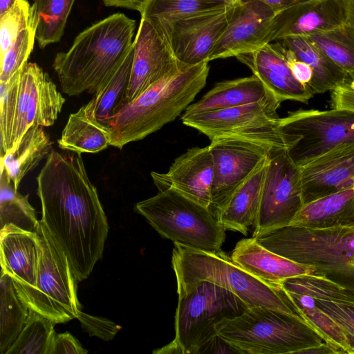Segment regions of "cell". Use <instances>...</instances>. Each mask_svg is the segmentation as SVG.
Wrapping results in <instances>:
<instances>
[{
  "instance_id": "6da1fadb",
  "label": "cell",
  "mask_w": 354,
  "mask_h": 354,
  "mask_svg": "<svg viewBox=\"0 0 354 354\" xmlns=\"http://www.w3.org/2000/svg\"><path fill=\"white\" fill-rule=\"evenodd\" d=\"M36 180L40 222L82 281L102 259L109 225L81 153L52 149Z\"/></svg>"
},
{
  "instance_id": "7a4b0ae2",
  "label": "cell",
  "mask_w": 354,
  "mask_h": 354,
  "mask_svg": "<svg viewBox=\"0 0 354 354\" xmlns=\"http://www.w3.org/2000/svg\"><path fill=\"white\" fill-rule=\"evenodd\" d=\"M136 21L113 14L86 28L66 52L57 53L53 67L68 96L95 95L110 80L133 48Z\"/></svg>"
},
{
  "instance_id": "3957f363",
  "label": "cell",
  "mask_w": 354,
  "mask_h": 354,
  "mask_svg": "<svg viewBox=\"0 0 354 354\" xmlns=\"http://www.w3.org/2000/svg\"><path fill=\"white\" fill-rule=\"evenodd\" d=\"M209 71L208 62L187 66L126 104L108 124L111 146L122 149L175 120L203 88Z\"/></svg>"
},
{
  "instance_id": "277c9868",
  "label": "cell",
  "mask_w": 354,
  "mask_h": 354,
  "mask_svg": "<svg viewBox=\"0 0 354 354\" xmlns=\"http://www.w3.org/2000/svg\"><path fill=\"white\" fill-rule=\"evenodd\" d=\"M255 238L267 249L312 267V275L354 292V226L313 229L288 225Z\"/></svg>"
},
{
  "instance_id": "5b68a950",
  "label": "cell",
  "mask_w": 354,
  "mask_h": 354,
  "mask_svg": "<svg viewBox=\"0 0 354 354\" xmlns=\"http://www.w3.org/2000/svg\"><path fill=\"white\" fill-rule=\"evenodd\" d=\"M171 266L177 291L195 283L209 281L230 290L248 308L263 306L278 310L308 323L279 285L256 278L221 250L206 252L174 243Z\"/></svg>"
},
{
  "instance_id": "8992f818",
  "label": "cell",
  "mask_w": 354,
  "mask_h": 354,
  "mask_svg": "<svg viewBox=\"0 0 354 354\" xmlns=\"http://www.w3.org/2000/svg\"><path fill=\"white\" fill-rule=\"evenodd\" d=\"M216 329L241 353H298L327 342L306 322L263 306L248 308L241 315L220 322Z\"/></svg>"
},
{
  "instance_id": "52a82bcc",
  "label": "cell",
  "mask_w": 354,
  "mask_h": 354,
  "mask_svg": "<svg viewBox=\"0 0 354 354\" xmlns=\"http://www.w3.org/2000/svg\"><path fill=\"white\" fill-rule=\"evenodd\" d=\"M177 292L175 337L153 353H199L217 335L218 324L248 308L236 295L209 281L195 283Z\"/></svg>"
},
{
  "instance_id": "ba28073f",
  "label": "cell",
  "mask_w": 354,
  "mask_h": 354,
  "mask_svg": "<svg viewBox=\"0 0 354 354\" xmlns=\"http://www.w3.org/2000/svg\"><path fill=\"white\" fill-rule=\"evenodd\" d=\"M135 209L164 238L189 248L218 252L225 229L212 211L172 189L159 191Z\"/></svg>"
},
{
  "instance_id": "9c48e42d",
  "label": "cell",
  "mask_w": 354,
  "mask_h": 354,
  "mask_svg": "<svg viewBox=\"0 0 354 354\" xmlns=\"http://www.w3.org/2000/svg\"><path fill=\"white\" fill-rule=\"evenodd\" d=\"M274 99L219 111L182 115L183 123L205 135L210 140L234 138L262 145L272 153L290 151L300 138L284 131Z\"/></svg>"
},
{
  "instance_id": "30bf717a",
  "label": "cell",
  "mask_w": 354,
  "mask_h": 354,
  "mask_svg": "<svg viewBox=\"0 0 354 354\" xmlns=\"http://www.w3.org/2000/svg\"><path fill=\"white\" fill-rule=\"evenodd\" d=\"M40 257L34 288L17 290L28 306L56 324L77 318L80 310L77 297V280L63 251L39 224Z\"/></svg>"
},
{
  "instance_id": "8fae6325",
  "label": "cell",
  "mask_w": 354,
  "mask_h": 354,
  "mask_svg": "<svg viewBox=\"0 0 354 354\" xmlns=\"http://www.w3.org/2000/svg\"><path fill=\"white\" fill-rule=\"evenodd\" d=\"M284 131L300 138L289 151L302 167L333 149L354 142V111L332 109H299L281 118Z\"/></svg>"
},
{
  "instance_id": "7c38bea8",
  "label": "cell",
  "mask_w": 354,
  "mask_h": 354,
  "mask_svg": "<svg viewBox=\"0 0 354 354\" xmlns=\"http://www.w3.org/2000/svg\"><path fill=\"white\" fill-rule=\"evenodd\" d=\"M303 205L300 167L288 151L271 153L252 236L290 225Z\"/></svg>"
},
{
  "instance_id": "4fadbf2b",
  "label": "cell",
  "mask_w": 354,
  "mask_h": 354,
  "mask_svg": "<svg viewBox=\"0 0 354 354\" xmlns=\"http://www.w3.org/2000/svg\"><path fill=\"white\" fill-rule=\"evenodd\" d=\"M214 161L210 210L216 217L234 192L272 153L265 147L234 138H220L209 145Z\"/></svg>"
},
{
  "instance_id": "5bb4252c",
  "label": "cell",
  "mask_w": 354,
  "mask_h": 354,
  "mask_svg": "<svg viewBox=\"0 0 354 354\" xmlns=\"http://www.w3.org/2000/svg\"><path fill=\"white\" fill-rule=\"evenodd\" d=\"M65 101L48 73L36 63L28 62L21 71L9 152L32 126H52Z\"/></svg>"
},
{
  "instance_id": "9a60e30c",
  "label": "cell",
  "mask_w": 354,
  "mask_h": 354,
  "mask_svg": "<svg viewBox=\"0 0 354 354\" xmlns=\"http://www.w3.org/2000/svg\"><path fill=\"white\" fill-rule=\"evenodd\" d=\"M235 7H217L169 24L153 23L165 32L178 61L194 66L209 62L212 50L225 30Z\"/></svg>"
},
{
  "instance_id": "2e32d148",
  "label": "cell",
  "mask_w": 354,
  "mask_h": 354,
  "mask_svg": "<svg viewBox=\"0 0 354 354\" xmlns=\"http://www.w3.org/2000/svg\"><path fill=\"white\" fill-rule=\"evenodd\" d=\"M187 66L175 56L165 32L141 18L133 41V56L127 93L130 103L152 84Z\"/></svg>"
},
{
  "instance_id": "e0dca14e",
  "label": "cell",
  "mask_w": 354,
  "mask_h": 354,
  "mask_svg": "<svg viewBox=\"0 0 354 354\" xmlns=\"http://www.w3.org/2000/svg\"><path fill=\"white\" fill-rule=\"evenodd\" d=\"M259 0H242L215 44L209 61L253 52L268 44L277 13Z\"/></svg>"
},
{
  "instance_id": "ac0fdd59",
  "label": "cell",
  "mask_w": 354,
  "mask_h": 354,
  "mask_svg": "<svg viewBox=\"0 0 354 354\" xmlns=\"http://www.w3.org/2000/svg\"><path fill=\"white\" fill-rule=\"evenodd\" d=\"M151 176L158 191L174 189L210 209L214 161L209 145L189 149L167 172L151 171Z\"/></svg>"
},
{
  "instance_id": "d6986e66",
  "label": "cell",
  "mask_w": 354,
  "mask_h": 354,
  "mask_svg": "<svg viewBox=\"0 0 354 354\" xmlns=\"http://www.w3.org/2000/svg\"><path fill=\"white\" fill-rule=\"evenodd\" d=\"M304 205L354 187V142L337 147L300 167Z\"/></svg>"
},
{
  "instance_id": "ffe728a7",
  "label": "cell",
  "mask_w": 354,
  "mask_h": 354,
  "mask_svg": "<svg viewBox=\"0 0 354 354\" xmlns=\"http://www.w3.org/2000/svg\"><path fill=\"white\" fill-rule=\"evenodd\" d=\"M236 58L252 71L280 103L294 100L306 104L314 95L307 86L294 77L283 48L278 41L268 43Z\"/></svg>"
},
{
  "instance_id": "44dd1931",
  "label": "cell",
  "mask_w": 354,
  "mask_h": 354,
  "mask_svg": "<svg viewBox=\"0 0 354 354\" xmlns=\"http://www.w3.org/2000/svg\"><path fill=\"white\" fill-rule=\"evenodd\" d=\"M40 251L37 232L23 230L13 224L1 228V270L10 276L17 291L36 286Z\"/></svg>"
},
{
  "instance_id": "7402d4cb",
  "label": "cell",
  "mask_w": 354,
  "mask_h": 354,
  "mask_svg": "<svg viewBox=\"0 0 354 354\" xmlns=\"http://www.w3.org/2000/svg\"><path fill=\"white\" fill-rule=\"evenodd\" d=\"M335 0H308L279 11L274 18L268 43L288 36H308L344 24Z\"/></svg>"
},
{
  "instance_id": "603a6c76",
  "label": "cell",
  "mask_w": 354,
  "mask_h": 354,
  "mask_svg": "<svg viewBox=\"0 0 354 354\" xmlns=\"http://www.w3.org/2000/svg\"><path fill=\"white\" fill-rule=\"evenodd\" d=\"M231 258L252 276L274 285H279L288 278L313 274L314 271L310 266L267 249L253 236L239 241L232 252Z\"/></svg>"
},
{
  "instance_id": "cb8c5ba5",
  "label": "cell",
  "mask_w": 354,
  "mask_h": 354,
  "mask_svg": "<svg viewBox=\"0 0 354 354\" xmlns=\"http://www.w3.org/2000/svg\"><path fill=\"white\" fill-rule=\"evenodd\" d=\"M270 99L277 100L252 75L217 82L199 100L189 105L182 115L209 113Z\"/></svg>"
},
{
  "instance_id": "d4e9b609",
  "label": "cell",
  "mask_w": 354,
  "mask_h": 354,
  "mask_svg": "<svg viewBox=\"0 0 354 354\" xmlns=\"http://www.w3.org/2000/svg\"><path fill=\"white\" fill-rule=\"evenodd\" d=\"M270 157V156H269ZM269 158L232 195L216 218L225 229L247 235L257 220Z\"/></svg>"
},
{
  "instance_id": "484cf974",
  "label": "cell",
  "mask_w": 354,
  "mask_h": 354,
  "mask_svg": "<svg viewBox=\"0 0 354 354\" xmlns=\"http://www.w3.org/2000/svg\"><path fill=\"white\" fill-rule=\"evenodd\" d=\"M290 225L313 229L354 226V187L304 204Z\"/></svg>"
},
{
  "instance_id": "4316f807",
  "label": "cell",
  "mask_w": 354,
  "mask_h": 354,
  "mask_svg": "<svg viewBox=\"0 0 354 354\" xmlns=\"http://www.w3.org/2000/svg\"><path fill=\"white\" fill-rule=\"evenodd\" d=\"M111 142L109 128L96 118L90 101L70 115L57 140L60 149L80 153H98Z\"/></svg>"
},
{
  "instance_id": "83f0119b",
  "label": "cell",
  "mask_w": 354,
  "mask_h": 354,
  "mask_svg": "<svg viewBox=\"0 0 354 354\" xmlns=\"http://www.w3.org/2000/svg\"><path fill=\"white\" fill-rule=\"evenodd\" d=\"M278 41L313 71L309 88L315 94L332 91L347 79L346 73L306 36H288Z\"/></svg>"
},
{
  "instance_id": "f1b7e54d",
  "label": "cell",
  "mask_w": 354,
  "mask_h": 354,
  "mask_svg": "<svg viewBox=\"0 0 354 354\" xmlns=\"http://www.w3.org/2000/svg\"><path fill=\"white\" fill-rule=\"evenodd\" d=\"M35 124L25 133L17 147L1 158V175L18 189L24 177L48 156L52 142L44 130Z\"/></svg>"
},
{
  "instance_id": "f546056e",
  "label": "cell",
  "mask_w": 354,
  "mask_h": 354,
  "mask_svg": "<svg viewBox=\"0 0 354 354\" xmlns=\"http://www.w3.org/2000/svg\"><path fill=\"white\" fill-rule=\"evenodd\" d=\"M29 315L28 306L19 298L10 275L1 271L0 353L6 354L23 330Z\"/></svg>"
},
{
  "instance_id": "4dcf8cb0",
  "label": "cell",
  "mask_w": 354,
  "mask_h": 354,
  "mask_svg": "<svg viewBox=\"0 0 354 354\" xmlns=\"http://www.w3.org/2000/svg\"><path fill=\"white\" fill-rule=\"evenodd\" d=\"M133 56V45L127 57L110 80L90 100L96 118L108 126L111 119L127 104V93L129 84Z\"/></svg>"
},
{
  "instance_id": "1f68e13d",
  "label": "cell",
  "mask_w": 354,
  "mask_h": 354,
  "mask_svg": "<svg viewBox=\"0 0 354 354\" xmlns=\"http://www.w3.org/2000/svg\"><path fill=\"white\" fill-rule=\"evenodd\" d=\"M37 16L36 40L44 49L59 42L75 0H32Z\"/></svg>"
},
{
  "instance_id": "d6a6232c",
  "label": "cell",
  "mask_w": 354,
  "mask_h": 354,
  "mask_svg": "<svg viewBox=\"0 0 354 354\" xmlns=\"http://www.w3.org/2000/svg\"><path fill=\"white\" fill-rule=\"evenodd\" d=\"M306 37L347 75L354 72V27L344 23Z\"/></svg>"
},
{
  "instance_id": "836d02e7",
  "label": "cell",
  "mask_w": 354,
  "mask_h": 354,
  "mask_svg": "<svg viewBox=\"0 0 354 354\" xmlns=\"http://www.w3.org/2000/svg\"><path fill=\"white\" fill-rule=\"evenodd\" d=\"M0 180L1 228L13 224L23 230L37 232L40 221L28 201V196L19 194L4 175H1Z\"/></svg>"
},
{
  "instance_id": "e575fe53",
  "label": "cell",
  "mask_w": 354,
  "mask_h": 354,
  "mask_svg": "<svg viewBox=\"0 0 354 354\" xmlns=\"http://www.w3.org/2000/svg\"><path fill=\"white\" fill-rule=\"evenodd\" d=\"M56 323L29 308L27 322L6 354H48Z\"/></svg>"
},
{
  "instance_id": "d590c367",
  "label": "cell",
  "mask_w": 354,
  "mask_h": 354,
  "mask_svg": "<svg viewBox=\"0 0 354 354\" xmlns=\"http://www.w3.org/2000/svg\"><path fill=\"white\" fill-rule=\"evenodd\" d=\"M220 6L211 0H148L140 13L141 18L165 24Z\"/></svg>"
},
{
  "instance_id": "8d00e7d4",
  "label": "cell",
  "mask_w": 354,
  "mask_h": 354,
  "mask_svg": "<svg viewBox=\"0 0 354 354\" xmlns=\"http://www.w3.org/2000/svg\"><path fill=\"white\" fill-rule=\"evenodd\" d=\"M279 286L285 292L310 296L313 298L354 301V292L328 279L312 274L283 280Z\"/></svg>"
},
{
  "instance_id": "74e56055",
  "label": "cell",
  "mask_w": 354,
  "mask_h": 354,
  "mask_svg": "<svg viewBox=\"0 0 354 354\" xmlns=\"http://www.w3.org/2000/svg\"><path fill=\"white\" fill-rule=\"evenodd\" d=\"M34 8L30 24L17 35L8 51L1 57L0 82L8 81L28 63L36 39L37 16Z\"/></svg>"
},
{
  "instance_id": "f35d334b",
  "label": "cell",
  "mask_w": 354,
  "mask_h": 354,
  "mask_svg": "<svg viewBox=\"0 0 354 354\" xmlns=\"http://www.w3.org/2000/svg\"><path fill=\"white\" fill-rule=\"evenodd\" d=\"M21 71L8 81L0 82L1 158L10 150Z\"/></svg>"
},
{
  "instance_id": "ab89813d",
  "label": "cell",
  "mask_w": 354,
  "mask_h": 354,
  "mask_svg": "<svg viewBox=\"0 0 354 354\" xmlns=\"http://www.w3.org/2000/svg\"><path fill=\"white\" fill-rule=\"evenodd\" d=\"M34 8L27 0H18L0 17V57L8 51L19 33L30 22Z\"/></svg>"
},
{
  "instance_id": "60d3db41",
  "label": "cell",
  "mask_w": 354,
  "mask_h": 354,
  "mask_svg": "<svg viewBox=\"0 0 354 354\" xmlns=\"http://www.w3.org/2000/svg\"><path fill=\"white\" fill-rule=\"evenodd\" d=\"M313 300L336 324L346 340L348 353L354 354V301L316 298Z\"/></svg>"
},
{
  "instance_id": "b9f144b4",
  "label": "cell",
  "mask_w": 354,
  "mask_h": 354,
  "mask_svg": "<svg viewBox=\"0 0 354 354\" xmlns=\"http://www.w3.org/2000/svg\"><path fill=\"white\" fill-rule=\"evenodd\" d=\"M77 319L89 336H95L104 341L113 339L121 329L120 325L106 318L88 315L81 310H79Z\"/></svg>"
},
{
  "instance_id": "7bdbcfd3",
  "label": "cell",
  "mask_w": 354,
  "mask_h": 354,
  "mask_svg": "<svg viewBox=\"0 0 354 354\" xmlns=\"http://www.w3.org/2000/svg\"><path fill=\"white\" fill-rule=\"evenodd\" d=\"M80 341L70 333L55 334L51 342L48 354H86Z\"/></svg>"
},
{
  "instance_id": "ee69618b",
  "label": "cell",
  "mask_w": 354,
  "mask_h": 354,
  "mask_svg": "<svg viewBox=\"0 0 354 354\" xmlns=\"http://www.w3.org/2000/svg\"><path fill=\"white\" fill-rule=\"evenodd\" d=\"M331 106L336 109L354 111V80L347 77L341 85L332 91Z\"/></svg>"
},
{
  "instance_id": "f6af8a7d",
  "label": "cell",
  "mask_w": 354,
  "mask_h": 354,
  "mask_svg": "<svg viewBox=\"0 0 354 354\" xmlns=\"http://www.w3.org/2000/svg\"><path fill=\"white\" fill-rule=\"evenodd\" d=\"M283 48L294 77L299 82L309 88V85L313 79V71L311 68L307 64L297 59L289 50L283 47Z\"/></svg>"
},
{
  "instance_id": "bcb514c9",
  "label": "cell",
  "mask_w": 354,
  "mask_h": 354,
  "mask_svg": "<svg viewBox=\"0 0 354 354\" xmlns=\"http://www.w3.org/2000/svg\"><path fill=\"white\" fill-rule=\"evenodd\" d=\"M199 353H241L218 334L213 337Z\"/></svg>"
},
{
  "instance_id": "7dc6e473",
  "label": "cell",
  "mask_w": 354,
  "mask_h": 354,
  "mask_svg": "<svg viewBox=\"0 0 354 354\" xmlns=\"http://www.w3.org/2000/svg\"><path fill=\"white\" fill-rule=\"evenodd\" d=\"M106 6L122 8L141 12L148 0H102Z\"/></svg>"
},
{
  "instance_id": "c3c4849f",
  "label": "cell",
  "mask_w": 354,
  "mask_h": 354,
  "mask_svg": "<svg viewBox=\"0 0 354 354\" xmlns=\"http://www.w3.org/2000/svg\"><path fill=\"white\" fill-rule=\"evenodd\" d=\"M341 11L344 22L354 27V0H335Z\"/></svg>"
},
{
  "instance_id": "681fc988",
  "label": "cell",
  "mask_w": 354,
  "mask_h": 354,
  "mask_svg": "<svg viewBox=\"0 0 354 354\" xmlns=\"http://www.w3.org/2000/svg\"><path fill=\"white\" fill-rule=\"evenodd\" d=\"M299 354H338V349L332 344L325 342L317 346L308 347L299 351Z\"/></svg>"
},
{
  "instance_id": "f907efd6",
  "label": "cell",
  "mask_w": 354,
  "mask_h": 354,
  "mask_svg": "<svg viewBox=\"0 0 354 354\" xmlns=\"http://www.w3.org/2000/svg\"><path fill=\"white\" fill-rule=\"evenodd\" d=\"M270 6L276 12L281 11L292 6L308 0H259Z\"/></svg>"
},
{
  "instance_id": "816d5d0a",
  "label": "cell",
  "mask_w": 354,
  "mask_h": 354,
  "mask_svg": "<svg viewBox=\"0 0 354 354\" xmlns=\"http://www.w3.org/2000/svg\"><path fill=\"white\" fill-rule=\"evenodd\" d=\"M18 0H0V17L8 12Z\"/></svg>"
},
{
  "instance_id": "f5cc1de1",
  "label": "cell",
  "mask_w": 354,
  "mask_h": 354,
  "mask_svg": "<svg viewBox=\"0 0 354 354\" xmlns=\"http://www.w3.org/2000/svg\"><path fill=\"white\" fill-rule=\"evenodd\" d=\"M212 1L221 5V6H235L238 5L242 0H211Z\"/></svg>"
},
{
  "instance_id": "db71d44e",
  "label": "cell",
  "mask_w": 354,
  "mask_h": 354,
  "mask_svg": "<svg viewBox=\"0 0 354 354\" xmlns=\"http://www.w3.org/2000/svg\"><path fill=\"white\" fill-rule=\"evenodd\" d=\"M348 77L354 80V72L348 75Z\"/></svg>"
}]
</instances>
